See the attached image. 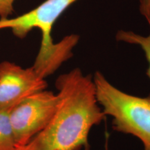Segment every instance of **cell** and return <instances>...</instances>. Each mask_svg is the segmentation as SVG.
Instances as JSON below:
<instances>
[{"mask_svg": "<svg viewBox=\"0 0 150 150\" xmlns=\"http://www.w3.org/2000/svg\"><path fill=\"white\" fill-rule=\"evenodd\" d=\"M58 104L47 125L16 150H90L91 129L104 121L91 75L79 68L61 74L56 81Z\"/></svg>", "mask_w": 150, "mask_h": 150, "instance_id": "1", "label": "cell"}, {"mask_svg": "<svg viewBox=\"0 0 150 150\" xmlns=\"http://www.w3.org/2000/svg\"><path fill=\"white\" fill-rule=\"evenodd\" d=\"M77 0H46L36 8L13 18L0 19V30L9 29L15 36L23 39L33 29L42 34L40 47L33 67L41 77L54 74L72 56V50L77 44L79 35L72 34L54 43L52 37L54 24L71 4Z\"/></svg>", "mask_w": 150, "mask_h": 150, "instance_id": "2", "label": "cell"}, {"mask_svg": "<svg viewBox=\"0 0 150 150\" xmlns=\"http://www.w3.org/2000/svg\"><path fill=\"white\" fill-rule=\"evenodd\" d=\"M93 79L97 102L105 115L112 117V129L136 137L144 150H150V94L141 97L122 92L98 71Z\"/></svg>", "mask_w": 150, "mask_h": 150, "instance_id": "3", "label": "cell"}, {"mask_svg": "<svg viewBox=\"0 0 150 150\" xmlns=\"http://www.w3.org/2000/svg\"><path fill=\"white\" fill-rule=\"evenodd\" d=\"M58 101L57 94L45 89L26 97L9 110L17 147L27 144L47 125Z\"/></svg>", "mask_w": 150, "mask_h": 150, "instance_id": "4", "label": "cell"}, {"mask_svg": "<svg viewBox=\"0 0 150 150\" xmlns=\"http://www.w3.org/2000/svg\"><path fill=\"white\" fill-rule=\"evenodd\" d=\"M47 87L45 79L32 66L24 68L10 61L0 63V110H11L26 97Z\"/></svg>", "mask_w": 150, "mask_h": 150, "instance_id": "5", "label": "cell"}, {"mask_svg": "<svg viewBox=\"0 0 150 150\" xmlns=\"http://www.w3.org/2000/svg\"><path fill=\"white\" fill-rule=\"evenodd\" d=\"M149 27H150V24ZM116 39L118 41H122L129 44L137 45L140 46L144 52L145 58L148 62V68L146 74L150 79V34L147 36H142L132 31H119L116 35Z\"/></svg>", "mask_w": 150, "mask_h": 150, "instance_id": "6", "label": "cell"}, {"mask_svg": "<svg viewBox=\"0 0 150 150\" xmlns=\"http://www.w3.org/2000/svg\"><path fill=\"white\" fill-rule=\"evenodd\" d=\"M9 110H0V150H16L17 149L9 118Z\"/></svg>", "mask_w": 150, "mask_h": 150, "instance_id": "7", "label": "cell"}, {"mask_svg": "<svg viewBox=\"0 0 150 150\" xmlns=\"http://www.w3.org/2000/svg\"><path fill=\"white\" fill-rule=\"evenodd\" d=\"M16 0H0V19L8 18L14 12Z\"/></svg>", "mask_w": 150, "mask_h": 150, "instance_id": "8", "label": "cell"}, {"mask_svg": "<svg viewBox=\"0 0 150 150\" xmlns=\"http://www.w3.org/2000/svg\"><path fill=\"white\" fill-rule=\"evenodd\" d=\"M140 13L145 17L148 22L150 24V0H140Z\"/></svg>", "mask_w": 150, "mask_h": 150, "instance_id": "9", "label": "cell"}, {"mask_svg": "<svg viewBox=\"0 0 150 150\" xmlns=\"http://www.w3.org/2000/svg\"><path fill=\"white\" fill-rule=\"evenodd\" d=\"M105 150H108V136H106V143H105Z\"/></svg>", "mask_w": 150, "mask_h": 150, "instance_id": "10", "label": "cell"}]
</instances>
